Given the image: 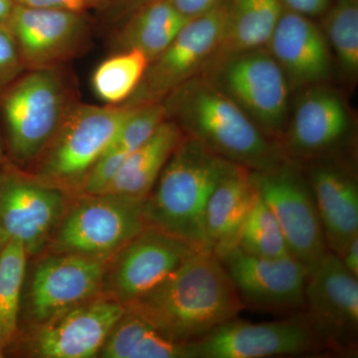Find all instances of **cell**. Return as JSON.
Returning a JSON list of instances; mask_svg holds the SVG:
<instances>
[{"label": "cell", "instance_id": "6da1fadb", "mask_svg": "<svg viewBox=\"0 0 358 358\" xmlns=\"http://www.w3.org/2000/svg\"><path fill=\"white\" fill-rule=\"evenodd\" d=\"M176 343L204 338L245 307L211 249H201L164 281L126 306Z\"/></svg>", "mask_w": 358, "mask_h": 358}, {"label": "cell", "instance_id": "7a4b0ae2", "mask_svg": "<svg viewBox=\"0 0 358 358\" xmlns=\"http://www.w3.org/2000/svg\"><path fill=\"white\" fill-rule=\"evenodd\" d=\"M162 102L167 119L185 136L228 162L260 171L287 159L279 141L201 75L174 89Z\"/></svg>", "mask_w": 358, "mask_h": 358}, {"label": "cell", "instance_id": "3957f363", "mask_svg": "<svg viewBox=\"0 0 358 358\" xmlns=\"http://www.w3.org/2000/svg\"><path fill=\"white\" fill-rule=\"evenodd\" d=\"M233 162L185 136L143 202L145 223L200 249L209 248L205 211Z\"/></svg>", "mask_w": 358, "mask_h": 358}, {"label": "cell", "instance_id": "277c9868", "mask_svg": "<svg viewBox=\"0 0 358 358\" xmlns=\"http://www.w3.org/2000/svg\"><path fill=\"white\" fill-rule=\"evenodd\" d=\"M79 102L65 66L23 71L0 91V127L7 159L29 169Z\"/></svg>", "mask_w": 358, "mask_h": 358}, {"label": "cell", "instance_id": "5b68a950", "mask_svg": "<svg viewBox=\"0 0 358 358\" xmlns=\"http://www.w3.org/2000/svg\"><path fill=\"white\" fill-rule=\"evenodd\" d=\"M134 107L78 103L27 171L71 196L78 194Z\"/></svg>", "mask_w": 358, "mask_h": 358}, {"label": "cell", "instance_id": "8992f818", "mask_svg": "<svg viewBox=\"0 0 358 358\" xmlns=\"http://www.w3.org/2000/svg\"><path fill=\"white\" fill-rule=\"evenodd\" d=\"M199 75L236 103L264 133L281 141L293 92L266 47L212 58Z\"/></svg>", "mask_w": 358, "mask_h": 358}, {"label": "cell", "instance_id": "52a82bcc", "mask_svg": "<svg viewBox=\"0 0 358 358\" xmlns=\"http://www.w3.org/2000/svg\"><path fill=\"white\" fill-rule=\"evenodd\" d=\"M143 202L110 193L72 195L45 252L107 263L147 226Z\"/></svg>", "mask_w": 358, "mask_h": 358}, {"label": "cell", "instance_id": "ba28073f", "mask_svg": "<svg viewBox=\"0 0 358 358\" xmlns=\"http://www.w3.org/2000/svg\"><path fill=\"white\" fill-rule=\"evenodd\" d=\"M357 120L343 90L315 85L292 96L288 124L280 141L287 159L299 164L355 154Z\"/></svg>", "mask_w": 358, "mask_h": 358}, {"label": "cell", "instance_id": "9c48e42d", "mask_svg": "<svg viewBox=\"0 0 358 358\" xmlns=\"http://www.w3.org/2000/svg\"><path fill=\"white\" fill-rule=\"evenodd\" d=\"M31 259L21 301L23 329L49 322L103 294L107 264L103 261L51 252Z\"/></svg>", "mask_w": 358, "mask_h": 358}, {"label": "cell", "instance_id": "30bf717a", "mask_svg": "<svg viewBox=\"0 0 358 358\" xmlns=\"http://www.w3.org/2000/svg\"><path fill=\"white\" fill-rule=\"evenodd\" d=\"M253 180L257 192L281 227L289 254L308 270L329 250L303 169L286 159L265 171H253Z\"/></svg>", "mask_w": 358, "mask_h": 358}, {"label": "cell", "instance_id": "8fae6325", "mask_svg": "<svg viewBox=\"0 0 358 358\" xmlns=\"http://www.w3.org/2000/svg\"><path fill=\"white\" fill-rule=\"evenodd\" d=\"M70 197L10 159L0 166V225L29 258L46 251Z\"/></svg>", "mask_w": 358, "mask_h": 358}, {"label": "cell", "instance_id": "7c38bea8", "mask_svg": "<svg viewBox=\"0 0 358 358\" xmlns=\"http://www.w3.org/2000/svg\"><path fill=\"white\" fill-rule=\"evenodd\" d=\"M303 310L327 352L357 355L358 277L333 252L308 268Z\"/></svg>", "mask_w": 358, "mask_h": 358}, {"label": "cell", "instance_id": "4fadbf2b", "mask_svg": "<svg viewBox=\"0 0 358 358\" xmlns=\"http://www.w3.org/2000/svg\"><path fill=\"white\" fill-rule=\"evenodd\" d=\"M227 20V3L221 0L208 13L190 20L166 50L148 63L138 88L124 105L162 102L169 93L197 76L218 51Z\"/></svg>", "mask_w": 358, "mask_h": 358}, {"label": "cell", "instance_id": "5bb4252c", "mask_svg": "<svg viewBox=\"0 0 358 358\" xmlns=\"http://www.w3.org/2000/svg\"><path fill=\"white\" fill-rule=\"evenodd\" d=\"M4 27L25 70L64 67L89 50L93 36L90 13L17 4Z\"/></svg>", "mask_w": 358, "mask_h": 358}, {"label": "cell", "instance_id": "9a60e30c", "mask_svg": "<svg viewBox=\"0 0 358 358\" xmlns=\"http://www.w3.org/2000/svg\"><path fill=\"white\" fill-rule=\"evenodd\" d=\"M124 313V305L101 294L55 319L25 327L13 346L27 357H98Z\"/></svg>", "mask_w": 358, "mask_h": 358}, {"label": "cell", "instance_id": "2e32d148", "mask_svg": "<svg viewBox=\"0 0 358 358\" xmlns=\"http://www.w3.org/2000/svg\"><path fill=\"white\" fill-rule=\"evenodd\" d=\"M327 352L305 313L278 322L230 320L187 343L188 358L300 357Z\"/></svg>", "mask_w": 358, "mask_h": 358}, {"label": "cell", "instance_id": "e0dca14e", "mask_svg": "<svg viewBox=\"0 0 358 358\" xmlns=\"http://www.w3.org/2000/svg\"><path fill=\"white\" fill-rule=\"evenodd\" d=\"M199 250L147 225L106 264L102 293L126 307L164 281Z\"/></svg>", "mask_w": 358, "mask_h": 358}, {"label": "cell", "instance_id": "ac0fdd59", "mask_svg": "<svg viewBox=\"0 0 358 358\" xmlns=\"http://www.w3.org/2000/svg\"><path fill=\"white\" fill-rule=\"evenodd\" d=\"M216 255L245 308L284 313L305 310L307 268L294 256L267 258L238 246Z\"/></svg>", "mask_w": 358, "mask_h": 358}, {"label": "cell", "instance_id": "d6986e66", "mask_svg": "<svg viewBox=\"0 0 358 358\" xmlns=\"http://www.w3.org/2000/svg\"><path fill=\"white\" fill-rule=\"evenodd\" d=\"M306 174L329 251L339 258L358 238V178L355 154L300 164Z\"/></svg>", "mask_w": 358, "mask_h": 358}, {"label": "cell", "instance_id": "ffe728a7", "mask_svg": "<svg viewBox=\"0 0 358 358\" xmlns=\"http://www.w3.org/2000/svg\"><path fill=\"white\" fill-rule=\"evenodd\" d=\"M265 47L293 94L315 85L333 83V53L317 20L284 9Z\"/></svg>", "mask_w": 358, "mask_h": 358}, {"label": "cell", "instance_id": "44dd1931", "mask_svg": "<svg viewBox=\"0 0 358 358\" xmlns=\"http://www.w3.org/2000/svg\"><path fill=\"white\" fill-rule=\"evenodd\" d=\"M256 197L253 171L231 164L212 192L205 211V233L214 253L238 246L240 233Z\"/></svg>", "mask_w": 358, "mask_h": 358}, {"label": "cell", "instance_id": "7402d4cb", "mask_svg": "<svg viewBox=\"0 0 358 358\" xmlns=\"http://www.w3.org/2000/svg\"><path fill=\"white\" fill-rule=\"evenodd\" d=\"M189 20L169 0H145L117 20L121 24L110 40L112 53L138 50L150 62L166 50Z\"/></svg>", "mask_w": 358, "mask_h": 358}, {"label": "cell", "instance_id": "603a6c76", "mask_svg": "<svg viewBox=\"0 0 358 358\" xmlns=\"http://www.w3.org/2000/svg\"><path fill=\"white\" fill-rule=\"evenodd\" d=\"M185 138L178 124L166 119L143 145L127 157L105 193L145 201L166 162Z\"/></svg>", "mask_w": 358, "mask_h": 358}, {"label": "cell", "instance_id": "cb8c5ba5", "mask_svg": "<svg viewBox=\"0 0 358 358\" xmlns=\"http://www.w3.org/2000/svg\"><path fill=\"white\" fill-rule=\"evenodd\" d=\"M226 3L225 30L213 58L265 47L284 11L279 0H226Z\"/></svg>", "mask_w": 358, "mask_h": 358}, {"label": "cell", "instance_id": "d4e9b609", "mask_svg": "<svg viewBox=\"0 0 358 358\" xmlns=\"http://www.w3.org/2000/svg\"><path fill=\"white\" fill-rule=\"evenodd\" d=\"M98 357L188 358L187 343L167 338L147 320L126 308Z\"/></svg>", "mask_w": 358, "mask_h": 358}, {"label": "cell", "instance_id": "484cf974", "mask_svg": "<svg viewBox=\"0 0 358 358\" xmlns=\"http://www.w3.org/2000/svg\"><path fill=\"white\" fill-rule=\"evenodd\" d=\"M336 66V76L350 89L358 80V0H331L317 18Z\"/></svg>", "mask_w": 358, "mask_h": 358}, {"label": "cell", "instance_id": "4316f807", "mask_svg": "<svg viewBox=\"0 0 358 358\" xmlns=\"http://www.w3.org/2000/svg\"><path fill=\"white\" fill-rule=\"evenodd\" d=\"M28 259L24 246L14 238L0 254V345L3 352L13 346L20 331Z\"/></svg>", "mask_w": 358, "mask_h": 358}, {"label": "cell", "instance_id": "83f0119b", "mask_svg": "<svg viewBox=\"0 0 358 358\" xmlns=\"http://www.w3.org/2000/svg\"><path fill=\"white\" fill-rule=\"evenodd\" d=\"M143 52H114L102 61L91 77L94 94L105 105H122L138 88L148 66Z\"/></svg>", "mask_w": 358, "mask_h": 358}, {"label": "cell", "instance_id": "f1b7e54d", "mask_svg": "<svg viewBox=\"0 0 358 358\" xmlns=\"http://www.w3.org/2000/svg\"><path fill=\"white\" fill-rule=\"evenodd\" d=\"M238 247L267 258L291 255L277 219L258 192L240 233Z\"/></svg>", "mask_w": 358, "mask_h": 358}, {"label": "cell", "instance_id": "f546056e", "mask_svg": "<svg viewBox=\"0 0 358 358\" xmlns=\"http://www.w3.org/2000/svg\"><path fill=\"white\" fill-rule=\"evenodd\" d=\"M166 119L162 102L136 106L122 122L109 148L131 154L143 145Z\"/></svg>", "mask_w": 358, "mask_h": 358}, {"label": "cell", "instance_id": "4dcf8cb0", "mask_svg": "<svg viewBox=\"0 0 358 358\" xmlns=\"http://www.w3.org/2000/svg\"><path fill=\"white\" fill-rule=\"evenodd\" d=\"M128 155L121 150H110V148L106 150L105 154L98 159L95 166L92 167L85 179L80 193L102 194L107 192L108 188L117 178Z\"/></svg>", "mask_w": 358, "mask_h": 358}, {"label": "cell", "instance_id": "1f68e13d", "mask_svg": "<svg viewBox=\"0 0 358 358\" xmlns=\"http://www.w3.org/2000/svg\"><path fill=\"white\" fill-rule=\"evenodd\" d=\"M25 71L10 33L0 26V91Z\"/></svg>", "mask_w": 358, "mask_h": 358}, {"label": "cell", "instance_id": "d6a6232c", "mask_svg": "<svg viewBox=\"0 0 358 358\" xmlns=\"http://www.w3.org/2000/svg\"><path fill=\"white\" fill-rule=\"evenodd\" d=\"M17 6L32 8L63 9L90 13L91 11L102 13L103 0H13Z\"/></svg>", "mask_w": 358, "mask_h": 358}, {"label": "cell", "instance_id": "836d02e7", "mask_svg": "<svg viewBox=\"0 0 358 358\" xmlns=\"http://www.w3.org/2000/svg\"><path fill=\"white\" fill-rule=\"evenodd\" d=\"M285 10L317 20L326 11L331 0H279Z\"/></svg>", "mask_w": 358, "mask_h": 358}, {"label": "cell", "instance_id": "e575fe53", "mask_svg": "<svg viewBox=\"0 0 358 358\" xmlns=\"http://www.w3.org/2000/svg\"><path fill=\"white\" fill-rule=\"evenodd\" d=\"M181 15L187 20L208 13L220 3L221 0H169Z\"/></svg>", "mask_w": 358, "mask_h": 358}, {"label": "cell", "instance_id": "d590c367", "mask_svg": "<svg viewBox=\"0 0 358 358\" xmlns=\"http://www.w3.org/2000/svg\"><path fill=\"white\" fill-rule=\"evenodd\" d=\"M145 1V0H103L102 13L109 14L110 17L119 20L124 14Z\"/></svg>", "mask_w": 358, "mask_h": 358}, {"label": "cell", "instance_id": "8d00e7d4", "mask_svg": "<svg viewBox=\"0 0 358 358\" xmlns=\"http://www.w3.org/2000/svg\"><path fill=\"white\" fill-rule=\"evenodd\" d=\"M341 260L350 273L358 277V238L348 247Z\"/></svg>", "mask_w": 358, "mask_h": 358}, {"label": "cell", "instance_id": "74e56055", "mask_svg": "<svg viewBox=\"0 0 358 358\" xmlns=\"http://www.w3.org/2000/svg\"><path fill=\"white\" fill-rule=\"evenodd\" d=\"M14 6L13 0H0V26L6 24Z\"/></svg>", "mask_w": 358, "mask_h": 358}, {"label": "cell", "instance_id": "f35d334b", "mask_svg": "<svg viewBox=\"0 0 358 358\" xmlns=\"http://www.w3.org/2000/svg\"><path fill=\"white\" fill-rule=\"evenodd\" d=\"M9 240H10V236L7 234L6 231L0 225V254H1L2 250L4 249L6 244L8 243Z\"/></svg>", "mask_w": 358, "mask_h": 358}, {"label": "cell", "instance_id": "ab89813d", "mask_svg": "<svg viewBox=\"0 0 358 358\" xmlns=\"http://www.w3.org/2000/svg\"><path fill=\"white\" fill-rule=\"evenodd\" d=\"M6 145H4L3 134H2L1 127H0V166L6 162L7 157L6 155Z\"/></svg>", "mask_w": 358, "mask_h": 358}, {"label": "cell", "instance_id": "60d3db41", "mask_svg": "<svg viewBox=\"0 0 358 358\" xmlns=\"http://www.w3.org/2000/svg\"><path fill=\"white\" fill-rule=\"evenodd\" d=\"M3 357V350H2L1 345H0V357Z\"/></svg>", "mask_w": 358, "mask_h": 358}]
</instances>
